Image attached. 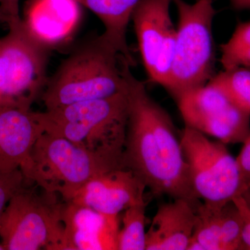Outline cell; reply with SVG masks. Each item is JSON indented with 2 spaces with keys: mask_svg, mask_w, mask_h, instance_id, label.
Masks as SVG:
<instances>
[{
  "mask_svg": "<svg viewBox=\"0 0 250 250\" xmlns=\"http://www.w3.org/2000/svg\"><path fill=\"white\" fill-rule=\"evenodd\" d=\"M129 115L123 164L154 195L184 199L198 207L181 137L170 115L147 93L142 82L126 70Z\"/></svg>",
  "mask_w": 250,
  "mask_h": 250,
  "instance_id": "cell-1",
  "label": "cell"
},
{
  "mask_svg": "<svg viewBox=\"0 0 250 250\" xmlns=\"http://www.w3.org/2000/svg\"><path fill=\"white\" fill-rule=\"evenodd\" d=\"M129 67L103 36L95 37L77 47L48 78L41 96L45 110L125 93Z\"/></svg>",
  "mask_w": 250,
  "mask_h": 250,
  "instance_id": "cell-2",
  "label": "cell"
},
{
  "mask_svg": "<svg viewBox=\"0 0 250 250\" xmlns=\"http://www.w3.org/2000/svg\"><path fill=\"white\" fill-rule=\"evenodd\" d=\"M127 93L128 86L125 93L110 98L37 112L38 118L45 132L94 154L121 159L129 115Z\"/></svg>",
  "mask_w": 250,
  "mask_h": 250,
  "instance_id": "cell-3",
  "label": "cell"
},
{
  "mask_svg": "<svg viewBox=\"0 0 250 250\" xmlns=\"http://www.w3.org/2000/svg\"><path fill=\"white\" fill-rule=\"evenodd\" d=\"M121 166H125L123 158L94 154L65 138L44 131L21 170L28 182L67 202L90 179Z\"/></svg>",
  "mask_w": 250,
  "mask_h": 250,
  "instance_id": "cell-4",
  "label": "cell"
},
{
  "mask_svg": "<svg viewBox=\"0 0 250 250\" xmlns=\"http://www.w3.org/2000/svg\"><path fill=\"white\" fill-rule=\"evenodd\" d=\"M178 14L175 56L165 88L176 100L189 90L207 84L214 76L213 0H173Z\"/></svg>",
  "mask_w": 250,
  "mask_h": 250,
  "instance_id": "cell-5",
  "label": "cell"
},
{
  "mask_svg": "<svg viewBox=\"0 0 250 250\" xmlns=\"http://www.w3.org/2000/svg\"><path fill=\"white\" fill-rule=\"evenodd\" d=\"M25 181L6 206L0 225L5 250H62L63 202L58 195L37 191Z\"/></svg>",
  "mask_w": 250,
  "mask_h": 250,
  "instance_id": "cell-6",
  "label": "cell"
},
{
  "mask_svg": "<svg viewBox=\"0 0 250 250\" xmlns=\"http://www.w3.org/2000/svg\"><path fill=\"white\" fill-rule=\"evenodd\" d=\"M8 26L0 39V110H31L47 85L52 51L29 35L22 21Z\"/></svg>",
  "mask_w": 250,
  "mask_h": 250,
  "instance_id": "cell-7",
  "label": "cell"
},
{
  "mask_svg": "<svg viewBox=\"0 0 250 250\" xmlns=\"http://www.w3.org/2000/svg\"><path fill=\"white\" fill-rule=\"evenodd\" d=\"M181 144L192 190L202 202L222 208L245 191L236 159L225 143L185 126Z\"/></svg>",
  "mask_w": 250,
  "mask_h": 250,
  "instance_id": "cell-8",
  "label": "cell"
},
{
  "mask_svg": "<svg viewBox=\"0 0 250 250\" xmlns=\"http://www.w3.org/2000/svg\"><path fill=\"white\" fill-rule=\"evenodd\" d=\"M185 126L228 144L243 143L250 134V113L210 82L176 100Z\"/></svg>",
  "mask_w": 250,
  "mask_h": 250,
  "instance_id": "cell-9",
  "label": "cell"
},
{
  "mask_svg": "<svg viewBox=\"0 0 250 250\" xmlns=\"http://www.w3.org/2000/svg\"><path fill=\"white\" fill-rule=\"evenodd\" d=\"M142 180L125 166L98 174L77 190L69 201L103 214L118 216L145 198Z\"/></svg>",
  "mask_w": 250,
  "mask_h": 250,
  "instance_id": "cell-10",
  "label": "cell"
},
{
  "mask_svg": "<svg viewBox=\"0 0 250 250\" xmlns=\"http://www.w3.org/2000/svg\"><path fill=\"white\" fill-rule=\"evenodd\" d=\"M78 0H29L23 25L31 37L49 50L71 41L82 21Z\"/></svg>",
  "mask_w": 250,
  "mask_h": 250,
  "instance_id": "cell-11",
  "label": "cell"
},
{
  "mask_svg": "<svg viewBox=\"0 0 250 250\" xmlns=\"http://www.w3.org/2000/svg\"><path fill=\"white\" fill-rule=\"evenodd\" d=\"M62 221V250H117L118 216L63 201Z\"/></svg>",
  "mask_w": 250,
  "mask_h": 250,
  "instance_id": "cell-12",
  "label": "cell"
},
{
  "mask_svg": "<svg viewBox=\"0 0 250 250\" xmlns=\"http://www.w3.org/2000/svg\"><path fill=\"white\" fill-rule=\"evenodd\" d=\"M44 131L37 112L18 108L0 110V172L21 169Z\"/></svg>",
  "mask_w": 250,
  "mask_h": 250,
  "instance_id": "cell-13",
  "label": "cell"
},
{
  "mask_svg": "<svg viewBox=\"0 0 250 250\" xmlns=\"http://www.w3.org/2000/svg\"><path fill=\"white\" fill-rule=\"evenodd\" d=\"M197 207L184 199L159 206L146 232V250H187Z\"/></svg>",
  "mask_w": 250,
  "mask_h": 250,
  "instance_id": "cell-14",
  "label": "cell"
},
{
  "mask_svg": "<svg viewBox=\"0 0 250 250\" xmlns=\"http://www.w3.org/2000/svg\"><path fill=\"white\" fill-rule=\"evenodd\" d=\"M172 3L173 0H141L131 16L147 77L152 73L161 46L175 29L170 16Z\"/></svg>",
  "mask_w": 250,
  "mask_h": 250,
  "instance_id": "cell-15",
  "label": "cell"
},
{
  "mask_svg": "<svg viewBox=\"0 0 250 250\" xmlns=\"http://www.w3.org/2000/svg\"><path fill=\"white\" fill-rule=\"evenodd\" d=\"M141 0H78L99 18L104 26L102 36L119 52L131 66L135 64L126 39L134 10Z\"/></svg>",
  "mask_w": 250,
  "mask_h": 250,
  "instance_id": "cell-16",
  "label": "cell"
},
{
  "mask_svg": "<svg viewBox=\"0 0 250 250\" xmlns=\"http://www.w3.org/2000/svg\"><path fill=\"white\" fill-rule=\"evenodd\" d=\"M220 209L201 202L187 250H221Z\"/></svg>",
  "mask_w": 250,
  "mask_h": 250,
  "instance_id": "cell-17",
  "label": "cell"
},
{
  "mask_svg": "<svg viewBox=\"0 0 250 250\" xmlns=\"http://www.w3.org/2000/svg\"><path fill=\"white\" fill-rule=\"evenodd\" d=\"M146 199L125 210L123 228L117 238L118 250H146Z\"/></svg>",
  "mask_w": 250,
  "mask_h": 250,
  "instance_id": "cell-18",
  "label": "cell"
},
{
  "mask_svg": "<svg viewBox=\"0 0 250 250\" xmlns=\"http://www.w3.org/2000/svg\"><path fill=\"white\" fill-rule=\"evenodd\" d=\"M223 70L244 67L250 70V21L238 23L229 40L220 45Z\"/></svg>",
  "mask_w": 250,
  "mask_h": 250,
  "instance_id": "cell-19",
  "label": "cell"
},
{
  "mask_svg": "<svg viewBox=\"0 0 250 250\" xmlns=\"http://www.w3.org/2000/svg\"><path fill=\"white\" fill-rule=\"evenodd\" d=\"M223 90L236 104L250 113V70L236 67L223 70L209 81Z\"/></svg>",
  "mask_w": 250,
  "mask_h": 250,
  "instance_id": "cell-20",
  "label": "cell"
},
{
  "mask_svg": "<svg viewBox=\"0 0 250 250\" xmlns=\"http://www.w3.org/2000/svg\"><path fill=\"white\" fill-rule=\"evenodd\" d=\"M243 216L232 200L220 209L221 250H243Z\"/></svg>",
  "mask_w": 250,
  "mask_h": 250,
  "instance_id": "cell-21",
  "label": "cell"
},
{
  "mask_svg": "<svg viewBox=\"0 0 250 250\" xmlns=\"http://www.w3.org/2000/svg\"><path fill=\"white\" fill-rule=\"evenodd\" d=\"M25 181L21 169L9 172H0V225L6 206Z\"/></svg>",
  "mask_w": 250,
  "mask_h": 250,
  "instance_id": "cell-22",
  "label": "cell"
},
{
  "mask_svg": "<svg viewBox=\"0 0 250 250\" xmlns=\"http://www.w3.org/2000/svg\"><path fill=\"white\" fill-rule=\"evenodd\" d=\"M236 159L246 189L250 187V134L243 142V148Z\"/></svg>",
  "mask_w": 250,
  "mask_h": 250,
  "instance_id": "cell-23",
  "label": "cell"
},
{
  "mask_svg": "<svg viewBox=\"0 0 250 250\" xmlns=\"http://www.w3.org/2000/svg\"><path fill=\"white\" fill-rule=\"evenodd\" d=\"M1 22L9 25L20 22L22 18L20 15V0H0Z\"/></svg>",
  "mask_w": 250,
  "mask_h": 250,
  "instance_id": "cell-24",
  "label": "cell"
},
{
  "mask_svg": "<svg viewBox=\"0 0 250 250\" xmlns=\"http://www.w3.org/2000/svg\"><path fill=\"white\" fill-rule=\"evenodd\" d=\"M233 201L236 204L243 218V236H242L243 250H250V209L247 206L242 195H238L235 197Z\"/></svg>",
  "mask_w": 250,
  "mask_h": 250,
  "instance_id": "cell-25",
  "label": "cell"
},
{
  "mask_svg": "<svg viewBox=\"0 0 250 250\" xmlns=\"http://www.w3.org/2000/svg\"><path fill=\"white\" fill-rule=\"evenodd\" d=\"M231 7L237 11L250 9V0H228Z\"/></svg>",
  "mask_w": 250,
  "mask_h": 250,
  "instance_id": "cell-26",
  "label": "cell"
},
{
  "mask_svg": "<svg viewBox=\"0 0 250 250\" xmlns=\"http://www.w3.org/2000/svg\"><path fill=\"white\" fill-rule=\"evenodd\" d=\"M243 200L246 202L247 206L249 207L250 209V187L247 188L246 190L242 194Z\"/></svg>",
  "mask_w": 250,
  "mask_h": 250,
  "instance_id": "cell-27",
  "label": "cell"
},
{
  "mask_svg": "<svg viewBox=\"0 0 250 250\" xmlns=\"http://www.w3.org/2000/svg\"><path fill=\"white\" fill-rule=\"evenodd\" d=\"M0 250H5L4 247L3 246L2 243L0 242Z\"/></svg>",
  "mask_w": 250,
  "mask_h": 250,
  "instance_id": "cell-28",
  "label": "cell"
},
{
  "mask_svg": "<svg viewBox=\"0 0 250 250\" xmlns=\"http://www.w3.org/2000/svg\"><path fill=\"white\" fill-rule=\"evenodd\" d=\"M0 22H1V17H0Z\"/></svg>",
  "mask_w": 250,
  "mask_h": 250,
  "instance_id": "cell-29",
  "label": "cell"
}]
</instances>
